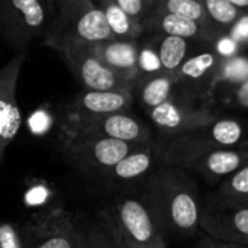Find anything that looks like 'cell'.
<instances>
[{
	"label": "cell",
	"mask_w": 248,
	"mask_h": 248,
	"mask_svg": "<svg viewBox=\"0 0 248 248\" xmlns=\"http://www.w3.org/2000/svg\"><path fill=\"white\" fill-rule=\"evenodd\" d=\"M138 67L147 73H154L161 68V62L155 52H153L150 49H144L138 57Z\"/></svg>",
	"instance_id": "cell-30"
},
{
	"label": "cell",
	"mask_w": 248,
	"mask_h": 248,
	"mask_svg": "<svg viewBox=\"0 0 248 248\" xmlns=\"http://www.w3.org/2000/svg\"><path fill=\"white\" fill-rule=\"evenodd\" d=\"M23 206L32 214L29 222H44L65 211L58 190L45 179L32 177L25 183Z\"/></svg>",
	"instance_id": "cell-17"
},
{
	"label": "cell",
	"mask_w": 248,
	"mask_h": 248,
	"mask_svg": "<svg viewBox=\"0 0 248 248\" xmlns=\"http://www.w3.org/2000/svg\"><path fill=\"white\" fill-rule=\"evenodd\" d=\"M99 215H100V218L103 219V222H105V225H106V228H108V231H109V234H110V238H112V243H113V248H128L125 246V243L122 241V238H121L119 232L116 231V228H115L112 219L109 218V215H108L105 211H100Z\"/></svg>",
	"instance_id": "cell-33"
},
{
	"label": "cell",
	"mask_w": 248,
	"mask_h": 248,
	"mask_svg": "<svg viewBox=\"0 0 248 248\" xmlns=\"http://www.w3.org/2000/svg\"><path fill=\"white\" fill-rule=\"evenodd\" d=\"M52 17L49 0H0V35L12 46L44 38Z\"/></svg>",
	"instance_id": "cell-5"
},
{
	"label": "cell",
	"mask_w": 248,
	"mask_h": 248,
	"mask_svg": "<svg viewBox=\"0 0 248 248\" xmlns=\"http://www.w3.org/2000/svg\"><path fill=\"white\" fill-rule=\"evenodd\" d=\"M148 115L153 125L161 134L163 140L192 132L212 122L206 118L205 113L189 112L173 102L171 97L157 108L148 110Z\"/></svg>",
	"instance_id": "cell-15"
},
{
	"label": "cell",
	"mask_w": 248,
	"mask_h": 248,
	"mask_svg": "<svg viewBox=\"0 0 248 248\" xmlns=\"http://www.w3.org/2000/svg\"><path fill=\"white\" fill-rule=\"evenodd\" d=\"M135 147L138 145L109 138L64 135L60 151L76 171L99 182Z\"/></svg>",
	"instance_id": "cell-4"
},
{
	"label": "cell",
	"mask_w": 248,
	"mask_h": 248,
	"mask_svg": "<svg viewBox=\"0 0 248 248\" xmlns=\"http://www.w3.org/2000/svg\"><path fill=\"white\" fill-rule=\"evenodd\" d=\"M25 60L26 54L19 52L0 68V163L22 126L16 90Z\"/></svg>",
	"instance_id": "cell-11"
},
{
	"label": "cell",
	"mask_w": 248,
	"mask_h": 248,
	"mask_svg": "<svg viewBox=\"0 0 248 248\" xmlns=\"http://www.w3.org/2000/svg\"><path fill=\"white\" fill-rule=\"evenodd\" d=\"M113 33L93 0H65L54 13L44 44L58 52L65 48L113 39Z\"/></svg>",
	"instance_id": "cell-2"
},
{
	"label": "cell",
	"mask_w": 248,
	"mask_h": 248,
	"mask_svg": "<svg viewBox=\"0 0 248 248\" xmlns=\"http://www.w3.org/2000/svg\"><path fill=\"white\" fill-rule=\"evenodd\" d=\"M163 163L161 148L155 140L148 145L135 147L116 166H113L97 183L103 190L112 193H125L126 190H138L150 174Z\"/></svg>",
	"instance_id": "cell-8"
},
{
	"label": "cell",
	"mask_w": 248,
	"mask_h": 248,
	"mask_svg": "<svg viewBox=\"0 0 248 248\" xmlns=\"http://www.w3.org/2000/svg\"><path fill=\"white\" fill-rule=\"evenodd\" d=\"M51 1V6H52V9H54V13H55V10L65 1V0H49Z\"/></svg>",
	"instance_id": "cell-38"
},
{
	"label": "cell",
	"mask_w": 248,
	"mask_h": 248,
	"mask_svg": "<svg viewBox=\"0 0 248 248\" xmlns=\"http://www.w3.org/2000/svg\"><path fill=\"white\" fill-rule=\"evenodd\" d=\"M144 1H154V0H144Z\"/></svg>",
	"instance_id": "cell-39"
},
{
	"label": "cell",
	"mask_w": 248,
	"mask_h": 248,
	"mask_svg": "<svg viewBox=\"0 0 248 248\" xmlns=\"http://www.w3.org/2000/svg\"><path fill=\"white\" fill-rule=\"evenodd\" d=\"M214 65V55L212 54H201L195 58L189 60L182 65V73L190 78L202 77L211 67Z\"/></svg>",
	"instance_id": "cell-27"
},
{
	"label": "cell",
	"mask_w": 248,
	"mask_h": 248,
	"mask_svg": "<svg viewBox=\"0 0 248 248\" xmlns=\"http://www.w3.org/2000/svg\"><path fill=\"white\" fill-rule=\"evenodd\" d=\"M186 55V41L185 38L179 36H171L167 35L161 45H160V52L158 58L161 62V67L166 70H174L180 65Z\"/></svg>",
	"instance_id": "cell-21"
},
{
	"label": "cell",
	"mask_w": 248,
	"mask_h": 248,
	"mask_svg": "<svg viewBox=\"0 0 248 248\" xmlns=\"http://www.w3.org/2000/svg\"><path fill=\"white\" fill-rule=\"evenodd\" d=\"M103 13L110 32L118 39H131L138 33V20L124 12L113 0H93Z\"/></svg>",
	"instance_id": "cell-19"
},
{
	"label": "cell",
	"mask_w": 248,
	"mask_h": 248,
	"mask_svg": "<svg viewBox=\"0 0 248 248\" xmlns=\"http://www.w3.org/2000/svg\"><path fill=\"white\" fill-rule=\"evenodd\" d=\"M26 248H81L86 224L67 211L39 222H25Z\"/></svg>",
	"instance_id": "cell-10"
},
{
	"label": "cell",
	"mask_w": 248,
	"mask_h": 248,
	"mask_svg": "<svg viewBox=\"0 0 248 248\" xmlns=\"http://www.w3.org/2000/svg\"><path fill=\"white\" fill-rule=\"evenodd\" d=\"M225 77L232 83H243L248 80V60L246 58H232L224 67Z\"/></svg>",
	"instance_id": "cell-28"
},
{
	"label": "cell",
	"mask_w": 248,
	"mask_h": 248,
	"mask_svg": "<svg viewBox=\"0 0 248 248\" xmlns=\"http://www.w3.org/2000/svg\"><path fill=\"white\" fill-rule=\"evenodd\" d=\"M64 135L109 138L134 145H148L155 141L151 129L128 112L70 118L64 124Z\"/></svg>",
	"instance_id": "cell-7"
},
{
	"label": "cell",
	"mask_w": 248,
	"mask_h": 248,
	"mask_svg": "<svg viewBox=\"0 0 248 248\" xmlns=\"http://www.w3.org/2000/svg\"><path fill=\"white\" fill-rule=\"evenodd\" d=\"M235 49H237V42L232 38H224L218 42V51L222 55L230 57L235 52Z\"/></svg>",
	"instance_id": "cell-35"
},
{
	"label": "cell",
	"mask_w": 248,
	"mask_h": 248,
	"mask_svg": "<svg viewBox=\"0 0 248 248\" xmlns=\"http://www.w3.org/2000/svg\"><path fill=\"white\" fill-rule=\"evenodd\" d=\"M166 248H170V247H169V246H167V247H166Z\"/></svg>",
	"instance_id": "cell-40"
},
{
	"label": "cell",
	"mask_w": 248,
	"mask_h": 248,
	"mask_svg": "<svg viewBox=\"0 0 248 248\" xmlns=\"http://www.w3.org/2000/svg\"><path fill=\"white\" fill-rule=\"evenodd\" d=\"M68 70L86 90L131 89V81L106 67L89 46H70L60 52Z\"/></svg>",
	"instance_id": "cell-9"
},
{
	"label": "cell",
	"mask_w": 248,
	"mask_h": 248,
	"mask_svg": "<svg viewBox=\"0 0 248 248\" xmlns=\"http://www.w3.org/2000/svg\"><path fill=\"white\" fill-rule=\"evenodd\" d=\"M166 10L167 13L180 15L192 20H198L203 13L202 4L196 0H167Z\"/></svg>",
	"instance_id": "cell-25"
},
{
	"label": "cell",
	"mask_w": 248,
	"mask_h": 248,
	"mask_svg": "<svg viewBox=\"0 0 248 248\" xmlns=\"http://www.w3.org/2000/svg\"><path fill=\"white\" fill-rule=\"evenodd\" d=\"M103 211L112 219L128 248H166L169 246L138 196L122 195Z\"/></svg>",
	"instance_id": "cell-6"
},
{
	"label": "cell",
	"mask_w": 248,
	"mask_h": 248,
	"mask_svg": "<svg viewBox=\"0 0 248 248\" xmlns=\"http://www.w3.org/2000/svg\"><path fill=\"white\" fill-rule=\"evenodd\" d=\"M206 9L209 15L221 23H230L237 17V7L228 0H206Z\"/></svg>",
	"instance_id": "cell-26"
},
{
	"label": "cell",
	"mask_w": 248,
	"mask_h": 248,
	"mask_svg": "<svg viewBox=\"0 0 248 248\" xmlns=\"http://www.w3.org/2000/svg\"><path fill=\"white\" fill-rule=\"evenodd\" d=\"M192 248H248V246L244 244H235V243H225L217 238H212L206 234L199 237L196 243L193 244Z\"/></svg>",
	"instance_id": "cell-31"
},
{
	"label": "cell",
	"mask_w": 248,
	"mask_h": 248,
	"mask_svg": "<svg viewBox=\"0 0 248 248\" xmlns=\"http://www.w3.org/2000/svg\"><path fill=\"white\" fill-rule=\"evenodd\" d=\"M248 163V142L222 147L198 158L187 170L201 177L209 186H218L222 180L238 171Z\"/></svg>",
	"instance_id": "cell-13"
},
{
	"label": "cell",
	"mask_w": 248,
	"mask_h": 248,
	"mask_svg": "<svg viewBox=\"0 0 248 248\" xmlns=\"http://www.w3.org/2000/svg\"><path fill=\"white\" fill-rule=\"evenodd\" d=\"M28 125H29V131L33 134V135H45L49 132L51 129V125H52V118L48 112H44V110H39V112H35L29 121H28Z\"/></svg>",
	"instance_id": "cell-29"
},
{
	"label": "cell",
	"mask_w": 248,
	"mask_h": 248,
	"mask_svg": "<svg viewBox=\"0 0 248 248\" xmlns=\"http://www.w3.org/2000/svg\"><path fill=\"white\" fill-rule=\"evenodd\" d=\"M124 12H126L129 16H132L135 20H140L144 7H145V1L144 0H113Z\"/></svg>",
	"instance_id": "cell-32"
},
{
	"label": "cell",
	"mask_w": 248,
	"mask_h": 248,
	"mask_svg": "<svg viewBox=\"0 0 248 248\" xmlns=\"http://www.w3.org/2000/svg\"><path fill=\"white\" fill-rule=\"evenodd\" d=\"M201 230L212 238L248 246V205L217 203L203 199Z\"/></svg>",
	"instance_id": "cell-12"
},
{
	"label": "cell",
	"mask_w": 248,
	"mask_h": 248,
	"mask_svg": "<svg viewBox=\"0 0 248 248\" xmlns=\"http://www.w3.org/2000/svg\"><path fill=\"white\" fill-rule=\"evenodd\" d=\"M232 39L237 41H247L248 39V16L243 17L232 29Z\"/></svg>",
	"instance_id": "cell-34"
},
{
	"label": "cell",
	"mask_w": 248,
	"mask_h": 248,
	"mask_svg": "<svg viewBox=\"0 0 248 248\" xmlns=\"http://www.w3.org/2000/svg\"><path fill=\"white\" fill-rule=\"evenodd\" d=\"M235 97H237V102H238L243 108L248 109V80L240 83V87H238V90H237Z\"/></svg>",
	"instance_id": "cell-36"
},
{
	"label": "cell",
	"mask_w": 248,
	"mask_h": 248,
	"mask_svg": "<svg viewBox=\"0 0 248 248\" xmlns=\"http://www.w3.org/2000/svg\"><path fill=\"white\" fill-rule=\"evenodd\" d=\"M160 26L167 35L179 38H189L198 32V25L195 20L174 13H166L160 20Z\"/></svg>",
	"instance_id": "cell-23"
},
{
	"label": "cell",
	"mask_w": 248,
	"mask_h": 248,
	"mask_svg": "<svg viewBox=\"0 0 248 248\" xmlns=\"http://www.w3.org/2000/svg\"><path fill=\"white\" fill-rule=\"evenodd\" d=\"M132 105L131 89L86 90L81 89L67 105V119L128 112Z\"/></svg>",
	"instance_id": "cell-14"
},
{
	"label": "cell",
	"mask_w": 248,
	"mask_h": 248,
	"mask_svg": "<svg viewBox=\"0 0 248 248\" xmlns=\"http://www.w3.org/2000/svg\"><path fill=\"white\" fill-rule=\"evenodd\" d=\"M0 248H26L25 224L0 221Z\"/></svg>",
	"instance_id": "cell-24"
},
{
	"label": "cell",
	"mask_w": 248,
	"mask_h": 248,
	"mask_svg": "<svg viewBox=\"0 0 248 248\" xmlns=\"http://www.w3.org/2000/svg\"><path fill=\"white\" fill-rule=\"evenodd\" d=\"M173 83L167 76H155L147 81H144L138 90V97L141 105L151 110L158 105L164 103L170 99Z\"/></svg>",
	"instance_id": "cell-20"
},
{
	"label": "cell",
	"mask_w": 248,
	"mask_h": 248,
	"mask_svg": "<svg viewBox=\"0 0 248 248\" xmlns=\"http://www.w3.org/2000/svg\"><path fill=\"white\" fill-rule=\"evenodd\" d=\"M90 51L112 71L132 83L138 70L140 52L131 39H108L89 46Z\"/></svg>",
	"instance_id": "cell-16"
},
{
	"label": "cell",
	"mask_w": 248,
	"mask_h": 248,
	"mask_svg": "<svg viewBox=\"0 0 248 248\" xmlns=\"http://www.w3.org/2000/svg\"><path fill=\"white\" fill-rule=\"evenodd\" d=\"M205 199L217 203L248 205V163L238 171L222 180L214 193Z\"/></svg>",
	"instance_id": "cell-18"
},
{
	"label": "cell",
	"mask_w": 248,
	"mask_h": 248,
	"mask_svg": "<svg viewBox=\"0 0 248 248\" xmlns=\"http://www.w3.org/2000/svg\"><path fill=\"white\" fill-rule=\"evenodd\" d=\"M231 4H234L235 7H246L248 6V0H228Z\"/></svg>",
	"instance_id": "cell-37"
},
{
	"label": "cell",
	"mask_w": 248,
	"mask_h": 248,
	"mask_svg": "<svg viewBox=\"0 0 248 248\" xmlns=\"http://www.w3.org/2000/svg\"><path fill=\"white\" fill-rule=\"evenodd\" d=\"M81 248H113L110 234L99 214L93 222L86 224Z\"/></svg>",
	"instance_id": "cell-22"
},
{
	"label": "cell",
	"mask_w": 248,
	"mask_h": 248,
	"mask_svg": "<svg viewBox=\"0 0 248 248\" xmlns=\"http://www.w3.org/2000/svg\"><path fill=\"white\" fill-rule=\"evenodd\" d=\"M244 128L235 119H219L192 132L157 140L164 164L187 170L198 158L212 150L244 142Z\"/></svg>",
	"instance_id": "cell-3"
},
{
	"label": "cell",
	"mask_w": 248,
	"mask_h": 248,
	"mask_svg": "<svg viewBox=\"0 0 248 248\" xmlns=\"http://www.w3.org/2000/svg\"><path fill=\"white\" fill-rule=\"evenodd\" d=\"M138 198L166 240H189L199 232L203 198L189 170L161 164L141 185Z\"/></svg>",
	"instance_id": "cell-1"
}]
</instances>
